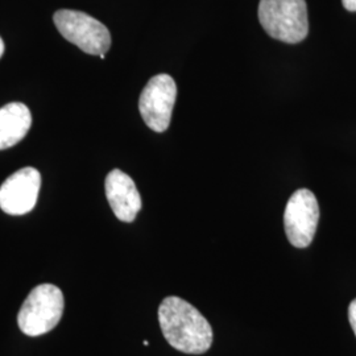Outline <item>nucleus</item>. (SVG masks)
<instances>
[{"mask_svg":"<svg viewBox=\"0 0 356 356\" xmlns=\"http://www.w3.org/2000/svg\"><path fill=\"white\" fill-rule=\"evenodd\" d=\"M159 322L166 342L181 353L201 355L213 344V329L207 319L179 297H166L161 302Z\"/></svg>","mask_w":356,"mask_h":356,"instance_id":"f257e3e1","label":"nucleus"},{"mask_svg":"<svg viewBox=\"0 0 356 356\" xmlns=\"http://www.w3.org/2000/svg\"><path fill=\"white\" fill-rule=\"evenodd\" d=\"M259 22L268 35L286 44H297L309 33L305 0H260Z\"/></svg>","mask_w":356,"mask_h":356,"instance_id":"f03ea898","label":"nucleus"},{"mask_svg":"<svg viewBox=\"0 0 356 356\" xmlns=\"http://www.w3.org/2000/svg\"><path fill=\"white\" fill-rule=\"evenodd\" d=\"M64 307L61 289L51 284H41L28 294L17 314L19 329L28 337L44 335L58 325Z\"/></svg>","mask_w":356,"mask_h":356,"instance_id":"7ed1b4c3","label":"nucleus"},{"mask_svg":"<svg viewBox=\"0 0 356 356\" xmlns=\"http://www.w3.org/2000/svg\"><path fill=\"white\" fill-rule=\"evenodd\" d=\"M53 22L63 38L88 54L102 56L111 47V35L107 26L88 13L60 10L54 13Z\"/></svg>","mask_w":356,"mask_h":356,"instance_id":"20e7f679","label":"nucleus"},{"mask_svg":"<svg viewBox=\"0 0 356 356\" xmlns=\"http://www.w3.org/2000/svg\"><path fill=\"white\" fill-rule=\"evenodd\" d=\"M318 222V201L313 191L309 189L294 191L284 213L285 234L293 247H309L314 239Z\"/></svg>","mask_w":356,"mask_h":356,"instance_id":"39448f33","label":"nucleus"},{"mask_svg":"<svg viewBox=\"0 0 356 356\" xmlns=\"http://www.w3.org/2000/svg\"><path fill=\"white\" fill-rule=\"evenodd\" d=\"M177 98V85L168 74H159L149 79L141 92L139 111L144 123L154 132H164L172 120Z\"/></svg>","mask_w":356,"mask_h":356,"instance_id":"423d86ee","label":"nucleus"},{"mask_svg":"<svg viewBox=\"0 0 356 356\" xmlns=\"http://www.w3.org/2000/svg\"><path fill=\"white\" fill-rule=\"evenodd\" d=\"M41 188V175L35 168H23L0 186V209L10 216H24L35 209Z\"/></svg>","mask_w":356,"mask_h":356,"instance_id":"0eeeda50","label":"nucleus"},{"mask_svg":"<svg viewBox=\"0 0 356 356\" xmlns=\"http://www.w3.org/2000/svg\"><path fill=\"white\" fill-rule=\"evenodd\" d=\"M104 186L115 216L126 223L134 222L141 210V197L134 179L124 172L114 169L107 175Z\"/></svg>","mask_w":356,"mask_h":356,"instance_id":"6e6552de","label":"nucleus"},{"mask_svg":"<svg viewBox=\"0 0 356 356\" xmlns=\"http://www.w3.org/2000/svg\"><path fill=\"white\" fill-rule=\"evenodd\" d=\"M32 115L24 103L13 102L0 108V151L11 148L26 138Z\"/></svg>","mask_w":356,"mask_h":356,"instance_id":"1a4fd4ad","label":"nucleus"},{"mask_svg":"<svg viewBox=\"0 0 356 356\" xmlns=\"http://www.w3.org/2000/svg\"><path fill=\"white\" fill-rule=\"evenodd\" d=\"M348 321H350V325L355 332L356 337V298L348 306Z\"/></svg>","mask_w":356,"mask_h":356,"instance_id":"9d476101","label":"nucleus"},{"mask_svg":"<svg viewBox=\"0 0 356 356\" xmlns=\"http://www.w3.org/2000/svg\"><path fill=\"white\" fill-rule=\"evenodd\" d=\"M342 3H343L344 8L347 11L356 13V0H342Z\"/></svg>","mask_w":356,"mask_h":356,"instance_id":"9b49d317","label":"nucleus"},{"mask_svg":"<svg viewBox=\"0 0 356 356\" xmlns=\"http://www.w3.org/2000/svg\"><path fill=\"white\" fill-rule=\"evenodd\" d=\"M3 53H4V42H3V40L0 38V58H1Z\"/></svg>","mask_w":356,"mask_h":356,"instance_id":"f8f14e48","label":"nucleus"}]
</instances>
